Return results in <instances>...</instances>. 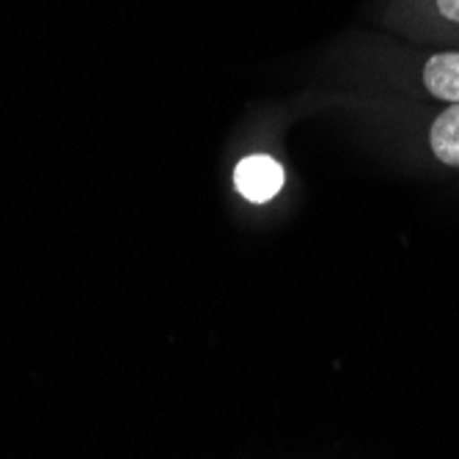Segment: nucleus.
<instances>
[{
    "label": "nucleus",
    "mask_w": 459,
    "mask_h": 459,
    "mask_svg": "<svg viewBox=\"0 0 459 459\" xmlns=\"http://www.w3.org/2000/svg\"><path fill=\"white\" fill-rule=\"evenodd\" d=\"M234 182L242 198L254 204H264L283 190L286 174L281 169V162L273 160L270 154H250L237 165Z\"/></svg>",
    "instance_id": "f257e3e1"
},
{
    "label": "nucleus",
    "mask_w": 459,
    "mask_h": 459,
    "mask_svg": "<svg viewBox=\"0 0 459 459\" xmlns=\"http://www.w3.org/2000/svg\"><path fill=\"white\" fill-rule=\"evenodd\" d=\"M424 89L440 102H459V50L435 53L421 72Z\"/></svg>",
    "instance_id": "f03ea898"
},
{
    "label": "nucleus",
    "mask_w": 459,
    "mask_h": 459,
    "mask_svg": "<svg viewBox=\"0 0 459 459\" xmlns=\"http://www.w3.org/2000/svg\"><path fill=\"white\" fill-rule=\"evenodd\" d=\"M429 146H432V154L443 165H448V169H459V102H451L432 121Z\"/></svg>",
    "instance_id": "7ed1b4c3"
},
{
    "label": "nucleus",
    "mask_w": 459,
    "mask_h": 459,
    "mask_svg": "<svg viewBox=\"0 0 459 459\" xmlns=\"http://www.w3.org/2000/svg\"><path fill=\"white\" fill-rule=\"evenodd\" d=\"M435 9L443 20L459 28V0H435Z\"/></svg>",
    "instance_id": "20e7f679"
}]
</instances>
